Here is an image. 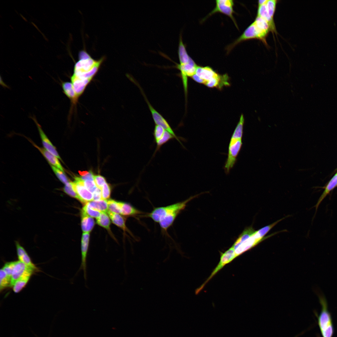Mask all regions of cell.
<instances>
[{"label": "cell", "instance_id": "27", "mask_svg": "<svg viewBox=\"0 0 337 337\" xmlns=\"http://www.w3.org/2000/svg\"><path fill=\"white\" fill-rule=\"evenodd\" d=\"M256 231L252 227H247L239 235L232 247L235 249L241 243L252 236Z\"/></svg>", "mask_w": 337, "mask_h": 337}, {"label": "cell", "instance_id": "30", "mask_svg": "<svg viewBox=\"0 0 337 337\" xmlns=\"http://www.w3.org/2000/svg\"><path fill=\"white\" fill-rule=\"evenodd\" d=\"M173 139H175L174 137L168 132L165 130L162 137L155 142L156 143V147L153 157L154 156L156 152L160 150L163 145Z\"/></svg>", "mask_w": 337, "mask_h": 337}, {"label": "cell", "instance_id": "42", "mask_svg": "<svg viewBox=\"0 0 337 337\" xmlns=\"http://www.w3.org/2000/svg\"><path fill=\"white\" fill-rule=\"evenodd\" d=\"M94 175H93L92 172L90 171L86 175L81 176L80 178L84 181L86 180H94Z\"/></svg>", "mask_w": 337, "mask_h": 337}, {"label": "cell", "instance_id": "41", "mask_svg": "<svg viewBox=\"0 0 337 337\" xmlns=\"http://www.w3.org/2000/svg\"><path fill=\"white\" fill-rule=\"evenodd\" d=\"M93 200H98L102 199L101 190L98 188L93 193Z\"/></svg>", "mask_w": 337, "mask_h": 337}, {"label": "cell", "instance_id": "1", "mask_svg": "<svg viewBox=\"0 0 337 337\" xmlns=\"http://www.w3.org/2000/svg\"><path fill=\"white\" fill-rule=\"evenodd\" d=\"M197 196H194L183 201L168 206L155 208L151 212L143 216L150 218L154 222L158 223L162 231L167 233L178 216L185 208L187 203Z\"/></svg>", "mask_w": 337, "mask_h": 337}, {"label": "cell", "instance_id": "35", "mask_svg": "<svg viewBox=\"0 0 337 337\" xmlns=\"http://www.w3.org/2000/svg\"><path fill=\"white\" fill-rule=\"evenodd\" d=\"M87 215L92 217L97 218L100 215L101 212L91 208L85 204L82 208V210Z\"/></svg>", "mask_w": 337, "mask_h": 337}, {"label": "cell", "instance_id": "40", "mask_svg": "<svg viewBox=\"0 0 337 337\" xmlns=\"http://www.w3.org/2000/svg\"><path fill=\"white\" fill-rule=\"evenodd\" d=\"M94 181L97 187L100 189L106 182L105 178L100 175H94Z\"/></svg>", "mask_w": 337, "mask_h": 337}, {"label": "cell", "instance_id": "34", "mask_svg": "<svg viewBox=\"0 0 337 337\" xmlns=\"http://www.w3.org/2000/svg\"><path fill=\"white\" fill-rule=\"evenodd\" d=\"M50 165L53 172L61 182L65 184L69 182L68 179L64 171L51 165Z\"/></svg>", "mask_w": 337, "mask_h": 337}, {"label": "cell", "instance_id": "22", "mask_svg": "<svg viewBox=\"0 0 337 337\" xmlns=\"http://www.w3.org/2000/svg\"><path fill=\"white\" fill-rule=\"evenodd\" d=\"M29 267L20 261H16L11 277V286L23 274L25 271Z\"/></svg>", "mask_w": 337, "mask_h": 337}, {"label": "cell", "instance_id": "13", "mask_svg": "<svg viewBox=\"0 0 337 337\" xmlns=\"http://www.w3.org/2000/svg\"><path fill=\"white\" fill-rule=\"evenodd\" d=\"M32 119L35 122L37 126L44 148L46 150L55 156L58 159H60V160H61L60 157L59 156V155L56 150V147L52 144L50 140L45 134L43 130H42L41 125L39 124L35 118H33Z\"/></svg>", "mask_w": 337, "mask_h": 337}, {"label": "cell", "instance_id": "18", "mask_svg": "<svg viewBox=\"0 0 337 337\" xmlns=\"http://www.w3.org/2000/svg\"><path fill=\"white\" fill-rule=\"evenodd\" d=\"M195 74L204 81V85L207 82L218 74L209 66L201 67L198 66L196 69Z\"/></svg>", "mask_w": 337, "mask_h": 337}, {"label": "cell", "instance_id": "9", "mask_svg": "<svg viewBox=\"0 0 337 337\" xmlns=\"http://www.w3.org/2000/svg\"><path fill=\"white\" fill-rule=\"evenodd\" d=\"M236 257L234 250L232 247L222 253L220 257V261L217 266L205 281L196 290V294H198L208 281L225 265L231 262Z\"/></svg>", "mask_w": 337, "mask_h": 337}, {"label": "cell", "instance_id": "37", "mask_svg": "<svg viewBox=\"0 0 337 337\" xmlns=\"http://www.w3.org/2000/svg\"><path fill=\"white\" fill-rule=\"evenodd\" d=\"M102 198L107 200L110 195L111 188L109 184L106 182L103 185L101 189Z\"/></svg>", "mask_w": 337, "mask_h": 337}, {"label": "cell", "instance_id": "7", "mask_svg": "<svg viewBox=\"0 0 337 337\" xmlns=\"http://www.w3.org/2000/svg\"><path fill=\"white\" fill-rule=\"evenodd\" d=\"M133 82L139 88L145 101L147 104L155 125H159L162 127L166 131H167L173 135L175 139L182 145V144L180 141V139H179V138L176 135L174 132L167 120L153 107L149 101L144 92L143 90H142V89L139 84L135 81H134Z\"/></svg>", "mask_w": 337, "mask_h": 337}, {"label": "cell", "instance_id": "21", "mask_svg": "<svg viewBox=\"0 0 337 337\" xmlns=\"http://www.w3.org/2000/svg\"><path fill=\"white\" fill-rule=\"evenodd\" d=\"M337 187V173L331 179L325 188V189L318 199L317 203L315 206V212L317 211L320 205L328 194Z\"/></svg>", "mask_w": 337, "mask_h": 337}, {"label": "cell", "instance_id": "3", "mask_svg": "<svg viewBox=\"0 0 337 337\" xmlns=\"http://www.w3.org/2000/svg\"><path fill=\"white\" fill-rule=\"evenodd\" d=\"M270 31H271L270 27L267 22L261 17L256 16L254 21L247 28L242 34L227 46V52H229L241 42L252 39H258L267 46L266 38Z\"/></svg>", "mask_w": 337, "mask_h": 337}, {"label": "cell", "instance_id": "26", "mask_svg": "<svg viewBox=\"0 0 337 337\" xmlns=\"http://www.w3.org/2000/svg\"><path fill=\"white\" fill-rule=\"evenodd\" d=\"M178 53L180 64L188 63L191 59L188 54L181 35L179 38Z\"/></svg>", "mask_w": 337, "mask_h": 337}, {"label": "cell", "instance_id": "8", "mask_svg": "<svg viewBox=\"0 0 337 337\" xmlns=\"http://www.w3.org/2000/svg\"><path fill=\"white\" fill-rule=\"evenodd\" d=\"M234 5L232 0H216L214 8L203 19L204 21L207 17L213 14L219 12L222 13L229 17L232 20L236 27L238 29L237 24L233 16L234 11L233 7Z\"/></svg>", "mask_w": 337, "mask_h": 337}, {"label": "cell", "instance_id": "39", "mask_svg": "<svg viewBox=\"0 0 337 337\" xmlns=\"http://www.w3.org/2000/svg\"><path fill=\"white\" fill-rule=\"evenodd\" d=\"M84 184L85 188L92 193L98 188L94 180H85L84 181Z\"/></svg>", "mask_w": 337, "mask_h": 337}, {"label": "cell", "instance_id": "11", "mask_svg": "<svg viewBox=\"0 0 337 337\" xmlns=\"http://www.w3.org/2000/svg\"><path fill=\"white\" fill-rule=\"evenodd\" d=\"M277 233H274L261 239H255L253 236L239 244L234 249L236 257L254 247L265 239Z\"/></svg>", "mask_w": 337, "mask_h": 337}, {"label": "cell", "instance_id": "15", "mask_svg": "<svg viewBox=\"0 0 337 337\" xmlns=\"http://www.w3.org/2000/svg\"><path fill=\"white\" fill-rule=\"evenodd\" d=\"M29 141L42 154L47 160L50 165H51L64 172L63 168L58 160V159L57 157L46 150L44 148H42L37 146L33 142L31 141V140H30Z\"/></svg>", "mask_w": 337, "mask_h": 337}, {"label": "cell", "instance_id": "23", "mask_svg": "<svg viewBox=\"0 0 337 337\" xmlns=\"http://www.w3.org/2000/svg\"><path fill=\"white\" fill-rule=\"evenodd\" d=\"M81 228L84 233H90L93 228L95 222L93 217L87 215L81 210Z\"/></svg>", "mask_w": 337, "mask_h": 337}, {"label": "cell", "instance_id": "5", "mask_svg": "<svg viewBox=\"0 0 337 337\" xmlns=\"http://www.w3.org/2000/svg\"><path fill=\"white\" fill-rule=\"evenodd\" d=\"M322 310L318 319L320 328L323 337H332L333 329L331 316L327 309V305L325 296L320 293L318 294Z\"/></svg>", "mask_w": 337, "mask_h": 337}, {"label": "cell", "instance_id": "2", "mask_svg": "<svg viewBox=\"0 0 337 337\" xmlns=\"http://www.w3.org/2000/svg\"><path fill=\"white\" fill-rule=\"evenodd\" d=\"M105 58L103 56L95 60L85 50H81L78 54V60L74 65L72 76L82 79L92 80L97 73Z\"/></svg>", "mask_w": 337, "mask_h": 337}, {"label": "cell", "instance_id": "25", "mask_svg": "<svg viewBox=\"0 0 337 337\" xmlns=\"http://www.w3.org/2000/svg\"><path fill=\"white\" fill-rule=\"evenodd\" d=\"M85 204L89 207L101 212L107 213L108 211L107 200L105 199H102L98 200H92Z\"/></svg>", "mask_w": 337, "mask_h": 337}, {"label": "cell", "instance_id": "24", "mask_svg": "<svg viewBox=\"0 0 337 337\" xmlns=\"http://www.w3.org/2000/svg\"><path fill=\"white\" fill-rule=\"evenodd\" d=\"M61 85L65 95L71 100L72 105H76L78 99L76 97L71 82H63Z\"/></svg>", "mask_w": 337, "mask_h": 337}, {"label": "cell", "instance_id": "33", "mask_svg": "<svg viewBox=\"0 0 337 337\" xmlns=\"http://www.w3.org/2000/svg\"><path fill=\"white\" fill-rule=\"evenodd\" d=\"M108 211L119 214H121V211L120 202L113 199L107 200Z\"/></svg>", "mask_w": 337, "mask_h": 337}, {"label": "cell", "instance_id": "32", "mask_svg": "<svg viewBox=\"0 0 337 337\" xmlns=\"http://www.w3.org/2000/svg\"><path fill=\"white\" fill-rule=\"evenodd\" d=\"M63 190L67 194L71 197L77 199L81 203V199L74 189L73 182H69L65 184L63 188Z\"/></svg>", "mask_w": 337, "mask_h": 337}, {"label": "cell", "instance_id": "31", "mask_svg": "<svg viewBox=\"0 0 337 337\" xmlns=\"http://www.w3.org/2000/svg\"><path fill=\"white\" fill-rule=\"evenodd\" d=\"M11 277L1 269L0 271V289L1 291L6 287L11 286Z\"/></svg>", "mask_w": 337, "mask_h": 337}, {"label": "cell", "instance_id": "16", "mask_svg": "<svg viewBox=\"0 0 337 337\" xmlns=\"http://www.w3.org/2000/svg\"><path fill=\"white\" fill-rule=\"evenodd\" d=\"M34 271L33 269L28 268L22 276L18 279L12 286L13 291L16 293L19 292L26 286Z\"/></svg>", "mask_w": 337, "mask_h": 337}, {"label": "cell", "instance_id": "36", "mask_svg": "<svg viewBox=\"0 0 337 337\" xmlns=\"http://www.w3.org/2000/svg\"><path fill=\"white\" fill-rule=\"evenodd\" d=\"M165 130L162 127L159 125H155L153 133L155 142L162 137Z\"/></svg>", "mask_w": 337, "mask_h": 337}, {"label": "cell", "instance_id": "20", "mask_svg": "<svg viewBox=\"0 0 337 337\" xmlns=\"http://www.w3.org/2000/svg\"><path fill=\"white\" fill-rule=\"evenodd\" d=\"M120 204L122 215L135 217L140 215L142 216L144 213L128 203L120 202Z\"/></svg>", "mask_w": 337, "mask_h": 337}, {"label": "cell", "instance_id": "38", "mask_svg": "<svg viewBox=\"0 0 337 337\" xmlns=\"http://www.w3.org/2000/svg\"><path fill=\"white\" fill-rule=\"evenodd\" d=\"M16 261L7 262L2 268L6 274L11 277Z\"/></svg>", "mask_w": 337, "mask_h": 337}, {"label": "cell", "instance_id": "29", "mask_svg": "<svg viewBox=\"0 0 337 337\" xmlns=\"http://www.w3.org/2000/svg\"><path fill=\"white\" fill-rule=\"evenodd\" d=\"M284 217L281 219L277 220L273 223L266 226L256 231L255 233L252 236L255 239H261L264 237V236L276 224L279 222L284 219Z\"/></svg>", "mask_w": 337, "mask_h": 337}, {"label": "cell", "instance_id": "14", "mask_svg": "<svg viewBox=\"0 0 337 337\" xmlns=\"http://www.w3.org/2000/svg\"><path fill=\"white\" fill-rule=\"evenodd\" d=\"M71 79L76 97L78 99L91 80L82 79L72 76L71 77Z\"/></svg>", "mask_w": 337, "mask_h": 337}, {"label": "cell", "instance_id": "12", "mask_svg": "<svg viewBox=\"0 0 337 337\" xmlns=\"http://www.w3.org/2000/svg\"><path fill=\"white\" fill-rule=\"evenodd\" d=\"M90 233H83L81 239V262L80 269L83 270L84 276L86 279V258L88 253L89 241Z\"/></svg>", "mask_w": 337, "mask_h": 337}, {"label": "cell", "instance_id": "4", "mask_svg": "<svg viewBox=\"0 0 337 337\" xmlns=\"http://www.w3.org/2000/svg\"><path fill=\"white\" fill-rule=\"evenodd\" d=\"M244 122V116L242 114L231 137L228 145L227 158L224 167L225 172L227 174L229 173L235 164L242 146Z\"/></svg>", "mask_w": 337, "mask_h": 337}, {"label": "cell", "instance_id": "10", "mask_svg": "<svg viewBox=\"0 0 337 337\" xmlns=\"http://www.w3.org/2000/svg\"><path fill=\"white\" fill-rule=\"evenodd\" d=\"M73 183L74 189L82 203L85 204L93 200V193L85 188L84 181L80 177H75Z\"/></svg>", "mask_w": 337, "mask_h": 337}, {"label": "cell", "instance_id": "6", "mask_svg": "<svg viewBox=\"0 0 337 337\" xmlns=\"http://www.w3.org/2000/svg\"><path fill=\"white\" fill-rule=\"evenodd\" d=\"M278 1L267 0L264 4L258 7L256 16L264 19L268 23L272 32L276 30L274 17Z\"/></svg>", "mask_w": 337, "mask_h": 337}, {"label": "cell", "instance_id": "17", "mask_svg": "<svg viewBox=\"0 0 337 337\" xmlns=\"http://www.w3.org/2000/svg\"><path fill=\"white\" fill-rule=\"evenodd\" d=\"M15 244L19 261L27 266L35 270L37 268L32 263L30 257L24 248L17 241H16Z\"/></svg>", "mask_w": 337, "mask_h": 337}, {"label": "cell", "instance_id": "28", "mask_svg": "<svg viewBox=\"0 0 337 337\" xmlns=\"http://www.w3.org/2000/svg\"><path fill=\"white\" fill-rule=\"evenodd\" d=\"M107 213L101 212L100 216L96 219V222L98 225L107 230L112 235L110 229V219Z\"/></svg>", "mask_w": 337, "mask_h": 337}, {"label": "cell", "instance_id": "19", "mask_svg": "<svg viewBox=\"0 0 337 337\" xmlns=\"http://www.w3.org/2000/svg\"><path fill=\"white\" fill-rule=\"evenodd\" d=\"M107 213L112 222L122 229L125 233L128 232L132 236L133 235L128 228L126 225V218L119 214L108 211Z\"/></svg>", "mask_w": 337, "mask_h": 337}]
</instances>
